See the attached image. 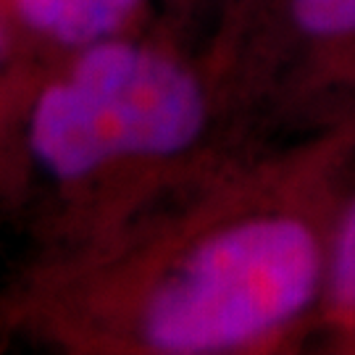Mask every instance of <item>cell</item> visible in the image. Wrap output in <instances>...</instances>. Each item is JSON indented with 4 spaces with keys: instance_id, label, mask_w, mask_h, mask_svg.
I'll return each mask as SVG.
<instances>
[{
    "instance_id": "cell-1",
    "label": "cell",
    "mask_w": 355,
    "mask_h": 355,
    "mask_svg": "<svg viewBox=\"0 0 355 355\" xmlns=\"http://www.w3.org/2000/svg\"><path fill=\"white\" fill-rule=\"evenodd\" d=\"M355 119L258 148L132 266L121 329L155 355L300 353L324 334Z\"/></svg>"
},
{
    "instance_id": "cell-2",
    "label": "cell",
    "mask_w": 355,
    "mask_h": 355,
    "mask_svg": "<svg viewBox=\"0 0 355 355\" xmlns=\"http://www.w3.org/2000/svg\"><path fill=\"white\" fill-rule=\"evenodd\" d=\"M216 92L177 53L129 37L82 48L32 111L29 145L58 179L187 164L208 142Z\"/></svg>"
},
{
    "instance_id": "cell-3",
    "label": "cell",
    "mask_w": 355,
    "mask_h": 355,
    "mask_svg": "<svg viewBox=\"0 0 355 355\" xmlns=\"http://www.w3.org/2000/svg\"><path fill=\"white\" fill-rule=\"evenodd\" d=\"M240 82L279 137L355 119V0H279Z\"/></svg>"
},
{
    "instance_id": "cell-4",
    "label": "cell",
    "mask_w": 355,
    "mask_h": 355,
    "mask_svg": "<svg viewBox=\"0 0 355 355\" xmlns=\"http://www.w3.org/2000/svg\"><path fill=\"white\" fill-rule=\"evenodd\" d=\"M26 24L69 48L124 37L142 0H16Z\"/></svg>"
},
{
    "instance_id": "cell-5",
    "label": "cell",
    "mask_w": 355,
    "mask_h": 355,
    "mask_svg": "<svg viewBox=\"0 0 355 355\" xmlns=\"http://www.w3.org/2000/svg\"><path fill=\"white\" fill-rule=\"evenodd\" d=\"M355 321V177L345 192L331 234L324 334ZM321 334V340H324Z\"/></svg>"
},
{
    "instance_id": "cell-6",
    "label": "cell",
    "mask_w": 355,
    "mask_h": 355,
    "mask_svg": "<svg viewBox=\"0 0 355 355\" xmlns=\"http://www.w3.org/2000/svg\"><path fill=\"white\" fill-rule=\"evenodd\" d=\"M279 0H234L232 8V45H229V66L232 71L242 74L250 53L255 51L258 40L263 37L271 16L277 11Z\"/></svg>"
},
{
    "instance_id": "cell-7",
    "label": "cell",
    "mask_w": 355,
    "mask_h": 355,
    "mask_svg": "<svg viewBox=\"0 0 355 355\" xmlns=\"http://www.w3.org/2000/svg\"><path fill=\"white\" fill-rule=\"evenodd\" d=\"M324 345H329V350H334V353L355 355V321L327 331L324 334Z\"/></svg>"
},
{
    "instance_id": "cell-8",
    "label": "cell",
    "mask_w": 355,
    "mask_h": 355,
    "mask_svg": "<svg viewBox=\"0 0 355 355\" xmlns=\"http://www.w3.org/2000/svg\"><path fill=\"white\" fill-rule=\"evenodd\" d=\"M0 42H3V40H0Z\"/></svg>"
}]
</instances>
